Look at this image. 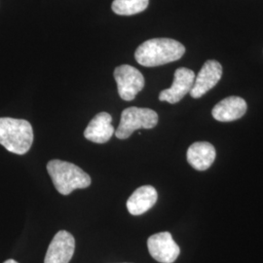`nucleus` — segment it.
I'll use <instances>...</instances> for the list:
<instances>
[{"instance_id":"obj_6","label":"nucleus","mask_w":263,"mask_h":263,"mask_svg":"<svg viewBox=\"0 0 263 263\" xmlns=\"http://www.w3.org/2000/svg\"><path fill=\"white\" fill-rule=\"evenodd\" d=\"M151 256L161 263H173L179 257L180 250L170 232H160L151 235L147 240Z\"/></svg>"},{"instance_id":"obj_14","label":"nucleus","mask_w":263,"mask_h":263,"mask_svg":"<svg viewBox=\"0 0 263 263\" xmlns=\"http://www.w3.org/2000/svg\"><path fill=\"white\" fill-rule=\"evenodd\" d=\"M148 4L149 0H114L111 9L120 16H133L143 12Z\"/></svg>"},{"instance_id":"obj_11","label":"nucleus","mask_w":263,"mask_h":263,"mask_svg":"<svg viewBox=\"0 0 263 263\" xmlns=\"http://www.w3.org/2000/svg\"><path fill=\"white\" fill-rule=\"evenodd\" d=\"M112 117L109 113L97 114L85 129L84 137L95 143H105L111 139L114 134Z\"/></svg>"},{"instance_id":"obj_7","label":"nucleus","mask_w":263,"mask_h":263,"mask_svg":"<svg viewBox=\"0 0 263 263\" xmlns=\"http://www.w3.org/2000/svg\"><path fill=\"white\" fill-rule=\"evenodd\" d=\"M195 73L186 67H179L174 76V82L169 89L163 90L159 95L161 102L178 104L188 93H190L194 81Z\"/></svg>"},{"instance_id":"obj_12","label":"nucleus","mask_w":263,"mask_h":263,"mask_svg":"<svg viewBox=\"0 0 263 263\" xmlns=\"http://www.w3.org/2000/svg\"><path fill=\"white\" fill-rule=\"evenodd\" d=\"M216 155V148L212 143L198 141L189 146L186 158L189 165L193 169L203 172L213 165Z\"/></svg>"},{"instance_id":"obj_13","label":"nucleus","mask_w":263,"mask_h":263,"mask_svg":"<svg viewBox=\"0 0 263 263\" xmlns=\"http://www.w3.org/2000/svg\"><path fill=\"white\" fill-rule=\"evenodd\" d=\"M158 194L151 185H144L135 190L127 201V209L133 216H141L155 205Z\"/></svg>"},{"instance_id":"obj_15","label":"nucleus","mask_w":263,"mask_h":263,"mask_svg":"<svg viewBox=\"0 0 263 263\" xmlns=\"http://www.w3.org/2000/svg\"><path fill=\"white\" fill-rule=\"evenodd\" d=\"M4 263H19V262H17V261H16V260H14V259H8V260H6V261H5V262Z\"/></svg>"},{"instance_id":"obj_5","label":"nucleus","mask_w":263,"mask_h":263,"mask_svg":"<svg viewBox=\"0 0 263 263\" xmlns=\"http://www.w3.org/2000/svg\"><path fill=\"white\" fill-rule=\"evenodd\" d=\"M118 94L123 101L131 102L144 88L145 80L141 71L134 66L122 65L114 70Z\"/></svg>"},{"instance_id":"obj_10","label":"nucleus","mask_w":263,"mask_h":263,"mask_svg":"<svg viewBox=\"0 0 263 263\" xmlns=\"http://www.w3.org/2000/svg\"><path fill=\"white\" fill-rule=\"evenodd\" d=\"M247 103L240 97H228L220 101L212 110L213 117L220 122H231L242 118L247 112Z\"/></svg>"},{"instance_id":"obj_2","label":"nucleus","mask_w":263,"mask_h":263,"mask_svg":"<svg viewBox=\"0 0 263 263\" xmlns=\"http://www.w3.org/2000/svg\"><path fill=\"white\" fill-rule=\"evenodd\" d=\"M47 171L57 191L62 195H68L76 189L87 188L92 182L90 176L83 170L66 161H49Z\"/></svg>"},{"instance_id":"obj_1","label":"nucleus","mask_w":263,"mask_h":263,"mask_svg":"<svg viewBox=\"0 0 263 263\" xmlns=\"http://www.w3.org/2000/svg\"><path fill=\"white\" fill-rule=\"evenodd\" d=\"M185 53V47L171 38H153L141 44L135 53V59L146 67L163 66L179 60Z\"/></svg>"},{"instance_id":"obj_3","label":"nucleus","mask_w":263,"mask_h":263,"mask_svg":"<svg viewBox=\"0 0 263 263\" xmlns=\"http://www.w3.org/2000/svg\"><path fill=\"white\" fill-rule=\"evenodd\" d=\"M32 142L33 130L28 121L10 117L0 118V144L7 151L24 155L30 149Z\"/></svg>"},{"instance_id":"obj_8","label":"nucleus","mask_w":263,"mask_h":263,"mask_svg":"<svg viewBox=\"0 0 263 263\" xmlns=\"http://www.w3.org/2000/svg\"><path fill=\"white\" fill-rule=\"evenodd\" d=\"M76 250L73 236L66 230L57 233L48 247L44 263H68Z\"/></svg>"},{"instance_id":"obj_9","label":"nucleus","mask_w":263,"mask_h":263,"mask_svg":"<svg viewBox=\"0 0 263 263\" xmlns=\"http://www.w3.org/2000/svg\"><path fill=\"white\" fill-rule=\"evenodd\" d=\"M222 76V66L214 61H207L202 66L198 76L195 77L193 87L190 91V96L193 99H199L208 93L216 86Z\"/></svg>"},{"instance_id":"obj_4","label":"nucleus","mask_w":263,"mask_h":263,"mask_svg":"<svg viewBox=\"0 0 263 263\" xmlns=\"http://www.w3.org/2000/svg\"><path fill=\"white\" fill-rule=\"evenodd\" d=\"M158 123V114L151 108L131 106L123 110L120 124L115 132L116 138L126 140L140 129H152Z\"/></svg>"}]
</instances>
